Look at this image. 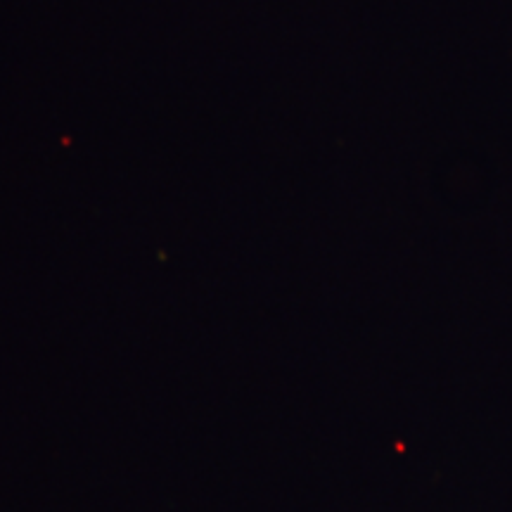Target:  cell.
<instances>
[]
</instances>
